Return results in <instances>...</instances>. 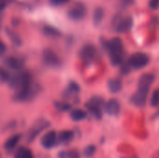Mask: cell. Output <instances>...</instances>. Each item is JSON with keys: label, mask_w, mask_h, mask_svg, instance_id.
<instances>
[{"label": "cell", "mask_w": 159, "mask_h": 158, "mask_svg": "<svg viewBox=\"0 0 159 158\" xmlns=\"http://www.w3.org/2000/svg\"><path fill=\"white\" fill-rule=\"evenodd\" d=\"M75 134L72 130H61L58 133V142L61 144H68L74 140Z\"/></svg>", "instance_id": "17"}, {"label": "cell", "mask_w": 159, "mask_h": 158, "mask_svg": "<svg viewBox=\"0 0 159 158\" xmlns=\"http://www.w3.org/2000/svg\"><path fill=\"white\" fill-rule=\"evenodd\" d=\"M149 8L152 10H157L159 8V0H149Z\"/></svg>", "instance_id": "30"}, {"label": "cell", "mask_w": 159, "mask_h": 158, "mask_svg": "<svg viewBox=\"0 0 159 158\" xmlns=\"http://www.w3.org/2000/svg\"><path fill=\"white\" fill-rule=\"evenodd\" d=\"M68 154V158H80V155L76 150H71L67 152Z\"/></svg>", "instance_id": "31"}, {"label": "cell", "mask_w": 159, "mask_h": 158, "mask_svg": "<svg viewBox=\"0 0 159 158\" xmlns=\"http://www.w3.org/2000/svg\"><path fill=\"white\" fill-rule=\"evenodd\" d=\"M80 90V88L79 86L75 83V82H71L69 85H68V88H67V90L66 92L69 93V94H77Z\"/></svg>", "instance_id": "27"}, {"label": "cell", "mask_w": 159, "mask_h": 158, "mask_svg": "<svg viewBox=\"0 0 159 158\" xmlns=\"http://www.w3.org/2000/svg\"><path fill=\"white\" fill-rule=\"evenodd\" d=\"M7 52V46L6 44L0 39V57H3Z\"/></svg>", "instance_id": "32"}, {"label": "cell", "mask_w": 159, "mask_h": 158, "mask_svg": "<svg viewBox=\"0 0 159 158\" xmlns=\"http://www.w3.org/2000/svg\"><path fill=\"white\" fill-rule=\"evenodd\" d=\"M132 0H121V5L122 7H128L131 4Z\"/></svg>", "instance_id": "34"}, {"label": "cell", "mask_w": 159, "mask_h": 158, "mask_svg": "<svg viewBox=\"0 0 159 158\" xmlns=\"http://www.w3.org/2000/svg\"><path fill=\"white\" fill-rule=\"evenodd\" d=\"M59 158H68V154L67 152H61L59 154Z\"/></svg>", "instance_id": "35"}, {"label": "cell", "mask_w": 159, "mask_h": 158, "mask_svg": "<svg viewBox=\"0 0 159 158\" xmlns=\"http://www.w3.org/2000/svg\"><path fill=\"white\" fill-rule=\"evenodd\" d=\"M14 158H34V156L33 152L29 148L25 146H21L15 151Z\"/></svg>", "instance_id": "20"}, {"label": "cell", "mask_w": 159, "mask_h": 158, "mask_svg": "<svg viewBox=\"0 0 159 158\" xmlns=\"http://www.w3.org/2000/svg\"><path fill=\"white\" fill-rule=\"evenodd\" d=\"M97 48L92 44H86L79 50V58L87 65L91 64L97 59Z\"/></svg>", "instance_id": "7"}, {"label": "cell", "mask_w": 159, "mask_h": 158, "mask_svg": "<svg viewBox=\"0 0 159 158\" xmlns=\"http://www.w3.org/2000/svg\"><path fill=\"white\" fill-rule=\"evenodd\" d=\"M54 106L57 110H59L61 112H66L71 109V104L67 103L65 102H55Z\"/></svg>", "instance_id": "25"}, {"label": "cell", "mask_w": 159, "mask_h": 158, "mask_svg": "<svg viewBox=\"0 0 159 158\" xmlns=\"http://www.w3.org/2000/svg\"><path fill=\"white\" fill-rule=\"evenodd\" d=\"M104 110L107 115H109L111 116H115L119 114V112L121 110V106L117 100L111 99L104 104Z\"/></svg>", "instance_id": "14"}, {"label": "cell", "mask_w": 159, "mask_h": 158, "mask_svg": "<svg viewBox=\"0 0 159 158\" xmlns=\"http://www.w3.org/2000/svg\"><path fill=\"white\" fill-rule=\"evenodd\" d=\"M95 152H96V147L94 145H89L84 149V156L86 157L90 158L94 156Z\"/></svg>", "instance_id": "28"}, {"label": "cell", "mask_w": 159, "mask_h": 158, "mask_svg": "<svg viewBox=\"0 0 159 158\" xmlns=\"http://www.w3.org/2000/svg\"><path fill=\"white\" fill-rule=\"evenodd\" d=\"M41 90H42L41 86L38 83L34 82L29 87H27L18 92H15V94L13 95V100L18 102H31L37 97V95L41 92Z\"/></svg>", "instance_id": "3"}, {"label": "cell", "mask_w": 159, "mask_h": 158, "mask_svg": "<svg viewBox=\"0 0 159 158\" xmlns=\"http://www.w3.org/2000/svg\"><path fill=\"white\" fill-rule=\"evenodd\" d=\"M33 83H34V81H33L32 74L29 71L21 70V71L16 72L13 74H11L8 85L12 90H14L15 92H18V91L29 87Z\"/></svg>", "instance_id": "2"}, {"label": "cell", "mask_w": 159, "mask_h": 158, "mask_svg": "<svg viewBox=\"0 0 159 158\" xmlns=\"http://www.w3.org/2000/svg\"><path fill=\"white\" fill-rule=\"evenodd\" d=\"M44 63L51 68H59L61 65V60L58 54L51 48H45L42 53Z\"/></svg>", "instance_id": "9"}, {"label": "cell", "mask_w": 159, "mask_h": 158, "mask_svg": "<svg viewBox=\"0 0 159 158\" xmlns=\"http://www.w3.org/2000/svg\"><path fill=\"white\" fill-rule=\"evenodd\" d=\"M103 105V101L102 98L94 97L89 102L86 103V108L89 114H91L95 118L101 119L102 117V107Z\"/></svg>", "instance_id": "10"}, {"label": "cell", "mask_w": 159, "mask_h": 158, "mask_svg": "<svg viewBox=\"0 0 159 158\" xmlns=\"http://www.w3.org/2000/svg\"><path fill=\"white\" fill-rule=\"evenodd\" d=\"M70 117L73 121L79 122L87 117V112L82 109H74L70 113Z\"/></svg>", "instance_id": "22"}, {"label": "cell", "mask_w": 159, "mask_h": 158, "mask_svg": "<svg viewBox=\"0 0 159 158\" xmlns=\"http://www.w3.org/2000/svg\"><path fill=\"white\" fill-rule=\"evenodd\" d=\"M49 4L53 7H61L68 4L71 0H48Z\"/></svg>", "instance_id": "29"}, {"label": "cell", "mask_w": 159, "mask_h": 158, "mask_svg": "<svg viewBox=\"0 0 159 158\" xmlns=\"http://www.w3.org/2000/svg\"><path fill=\"white\" fill-rule=\"evenodd\" d=\"M87 6L82 2H75L67 11V16L70 20L75 21L82 20L87 16Z\"/></svg>", "instance_id": "6"}, {"label": "cell", "mask_w": 159, "mask_h": 158, "mask_svg": "<svg viewBox=\"0 0 159 158\" xmlns=\"http://www.w3.org/2000/svg\"><path fill=\"white\" fill-rule=\"evenodd\" d=\"M20 139H21V136H20V134H14V135L10 136V137L5 142V143H4V148H5V150L7 151V152H12V151H14V150L17 148V146H18V144H19Z\"/></svg>", "instance_id": "15"}, {"label": "cell", "mask_w": 159, "mask_h": 158, "mask_svg": "<svg viewBox=\"0 0 159 158\" xmlns=\"http://www.w3.org/2000/svg\"><path fill=\"white\" fill-rule=\"evenodd\" d=\"M155 80V75L152 74H143L140 79L138 86L139 87H146V88H151L153 82Z\"/></svg>", "instance_id": "21"}, {"label": "cell", "mask_w": 159, "mask_h": 158, "mask_svg": "<svg viewBox=\"0 0 159 158\" xmlns=\"http://www.w3.org/2000/svg\"><path fill=\"white\" fill-rule=\"evenodd\" d=\"M104 47L109 54L113 65H119L124 61V46L119 37H114L105 41Z\"/></svg>", "instance_id": "1"}, {"label": "cell", "mask_w": 159, "mask_h": 158, "mask_svg": "<svg viewBox=\"0 0 159 158\" xmlns=\"http://www.w3.org/2000/svg\"><path fill=\"white\" fill-rule=\"evenodd\" d=\"M10 77H11V74H9L7 69L4 67H0V81L2 83H8L10 80Z\"/></svg>", "instance_id": "24"}, {"label": "cell", "mask_w": 159, "mask_h": 158, "mask_svg": "<svg viewBox=\"0 0 159 158\" xmlns=\"http://www.w3.org/2000/svg\"><path fill=\"white\" fill-rule=\"evenodd\" d=\"M7 6V0H0V12H2Z\"/></svg>", "instance_id": "33"}, {"label": "cell", "mask_w": 159, "mask_h": 158, "mask_svg": "<svg viewBox=\"0 0 159 158\" xmlns=\"http://www.w3.org/2000/svg\"><path fill=\"white\" fill-rule=\"evenodd\" d=\"M112 24L116 33H127L131 30L133 26L132 17H122L119 14H116L112 20Z\"/></svg>", "instance_id": "5"}, {"label": "cell", "mask_w": 159, "mask_h": 158, "mask_svg": "<svg viewBox=\"0 0 159 158\" xmlns=\"http://www.w3.org/2000/svg\"><path fill=\"white\" fill-rule=\"evenodd\" d=\"M151 106L153 107H158L159 106V89H156L153 91L151 100H150Z\"/></svg>", "instance_id": "26"}, {"label": "cell", "mask_w": 159, "mask_h": 158, "mask_svg": "<svg viewBox=\"0 0 159 158\" xmlns=\"http://www.w3.org/2000/svg\"><path fill=\"white\" fill-rule=\"evenodd\" d=\"M42 33L44 34V35L50 38H58L61 35V31L51 25H44L42 28Z\"/></svg>", "instance_id": "18"}, {"label": "cell", "mask_w": 159, "mask_h": 158, "mask_svg": "<svg viewBox=\"0 0 159 158\" xmlns=\"http://www.w3.org/2000/svg\"><path fill=\"white\" fill-rule=\"evenodd\" d=\"M6 34L8 37V39L10 40V42L17 46V47H20L21 44H22V40L20 38V36L19 35V34L17 32H15L14 30L10 29V28H6Z\"/></svg>", "instance_id": "19"}, {"label": "cell", "mask_w": 159, "mask_h": 158, "mask_svg": "<svg viewBox=\"0 0 159 158\" xmlns=\"http://www.w3.org/2000/svg\"><path fill=\"white\" fill-rule=\"evenodd\" d=\"M105 11L102 7H96L92 13V22L94 26H99L104 19Z\"/></svg>", "instance_id": "16"}, {"label": "cell", "mask_w": 159, "mask_h": 158, "mask_svg": "<svg viewBox=\"0 0 159 158\" xmlns=\"http://www.w3.org/2000/svg\"><path fill=\"white\" fill-rule=\"evenodd\" d=\"M24 64V60L17 56H8L4 60V65L6 66V68L16 72L23 70Z\"/></svg>", "instance_id": "13"}, {"label": "cell", "mask_w": 159, "mask_h": 158, "mask_svg": "<svg viewBox=\"0 0 159 158\" xmlns=\"http://www.w3.org/2000/svg\"><path fill=\"white\" fill-rule=\"evenodd\" d=\"M108 88L110 90V92L112 93H118L121 89H122V82L119 79L114 78L108 81L107 83Z\"/></svg>", "instance_id": "23"}, {"label": "cell", "mask_w": 159, "mask_h": 158, "mask_svg": "<svg viewBox=\"0 0 159 158\" xmlns=\"http://www.w3.org/2000/svg\"><path fill=\"white\" fill-rule=\"evenodd\" d=\"M40 143H41V146L47 150L52 149L58 143V133L53 129L47 131L41 137Z\"/></svg>", "instance_id": "12"}, {"label": "cell", "mask_w": 159, "mask_h": 158, "mask_svg": "<svg viewBox=\"0 0 159 158\" xmlns=\"http://www.w3.org/2000/svg\"><path fill=\"white\" fill-rule=\"evenodd\" d=\"M49 126H50V123L45 118H40L34 121L27 132V142L30 143L33 142Z\"/></svg>", "instance_id": "4"}, {"label": "cell", "mask_w": 159, "mask_h": 158, "mask_svg": "<svg viewBox=\"0 0 159 158\" xmlns=\"http://www.w3.org/2000/svg\"><path fill=\"white\" fill-rule=\"evenodd\" d=\"M149 62H150L149 56L143 52H136L132 54L128 61V63L130 66V68L138 69V70L144 68L145 66L148 65Z\"/></svg>", "instance_id": "8"}, {"label": "cell", "mask_w": 159, "mask_h": 158, "mask_svg": "<svg viewBox=\"0 0 159 158\" xmlns=\"http://www.w3.org/2000/svg\"><path fill=\"white\" fill-rule=\"evenodd\" d=\"M150 88H146V87H139L136 90V92L132 95L131 97V102L138 107H143L145 105L146 101H147V97H148V93H149Z\"/></svg>", "instance_id": "11"}]
</instances>
